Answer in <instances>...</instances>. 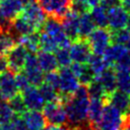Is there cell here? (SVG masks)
<instances>
[{"instance_id": "cell-48", "label": "cell", "mask_w": 130, "mask_h": 130, "mask_svg": "<svg viewBox=\"0 0 130 130\" xmlns=\"http://www.w3.org/2000/svg\"><path fill=\"white\" fill-rule=\"evenodd\" d=\"M126 46H127V49L130 51V39H129V41L127 42V44H126Z\"/></svg>"}, {"instance_id": "cell-14", "label": "cell", "mask_w": 130, "mask_h": 130, "mask_svg": "<svg viewBox=\"0 0 130 130\" xmlns=\"http://www.w3.org/2000/svg\"><path fill=\"white\" fill-rule=\"evenodd\" d=\"M107 15H108V27L110 30H117L126 27L129 14L123 9L121 5H117L107 10Z\"/></svg>"}, {"instance_id": "cell-46", "label": "cell", "mask_w": 130, "mask_h": 130, "mask_svg": "<svg viewBox=\"0 0 130 130\" xmlns=\"http://www.w3.org/2000/svg\"><path fill=\"white\" fill-rule=\"evenodd\" d=\"M81 1H83V2H84V3L89 7V9H91L92 7H94V6L99 5L101 0H81Z\"/></svg>"}, {"instance_id": "cell-17", "label": "cell", "mask_w": 130, "mask_h": 130, "mask_svg": "<svg viewBox=\"0 0 130 130\" xmlns=\"http://www.w3.org/2000/svg\"><path fill=\"white\" fill-rule=\"evenodd\" d=\"M8 31L10 34H12L17 40V38L20 37V36L28 35V34H31V32H35V31H40V30H38L34 26V24L20 13L11 22V25H10Z\"/></svg>"}, {"instance_id": "cell-2", "label": "cell", "mask_w": 130, "mask_h": 130, "mask_svg": "<svg viewBox=\"0 0 130 130\" xmlns=\"http://www.w3.org/2000/svg\"><path fill=\"white\" fill-rule=\"evenodd\" d=\"M125 115L116 107L105 102L102 117L95 130H122Z\"/></svg>"}, {"instance_id": "cell-15", "label": "cell", "mask_w": 130, "mask_h": 130, "mask_svg": "<svg viewBox=\"0 0 130 130\" xmlns=\"http://www.w3.org/2000/svg\"><path fill=\"white\" fill-rule=\"evenodd\" d=\"M22 99L24 101L25 107L27 110H37L41 111L45 105V101L38 88V86L29 85L26 89L21 92Z\"/></svg>"}, {"instance_id": "cell-9", "label": "cell", "mask_w": 130, "mask_h": 130, "mask_svg": "<svg viewBox=\"0 0 130 130\" xmlns=\"http://www.w3.org/2000/svg\"><path fill=\"white\" fill-rule=\"evenodd\" d=\"M59 73L58 91L62 95H71L79 86V81L71 71L70 67H61Z\"/></svg>"}, {"instance_id": "cell-44", "label": "cell", "mask_w": 130, "mask_h": 130, "mask_svg": "<svg viewBox=\"0 0 130 130\" xmlns=\"http://www.w3.org/2000/svg\"><path fill=\"white\" fill-rule=\"evenodd\" d=\"M0 130H17V129H16L14 123H13L12 121H10L9 123L0 125Z\"/></svg>"}, {"instance_id": "cell-35", "label": "cell", "mask_w": 130, "mask_h": 130, "mask_svg": "<svg viewBox=\"0 0 130 130\" xmlns=\"http://www.w3.org/2000/svg\"><path fill=\"white\" fill-rule=\"evenodd\" d=\"M116 71L130 73V51L127 49L112 66Z\"/></svg>"}, {"instance_id": "cell-36", "label": "cell", "mask_w": 130, "mask_h": 130, "mask_svg": "<svg viewBox=\"0 0 130 130\" xmlns=\"http://www.w3.org/2000/svg\"><path fill=\"white\" fill-rule=\"evenodd\" d=\"M55 57L60 67H69L72 63L69 48H58L55 51Z\"/></svg>"}, {"instance_id": "cell-30", "label": "cell", "mask_w": 130, "mask_h": 130, "mask_svg": "<svg viewBox=\"0 0 130 130\" xmlns=\"http://www.w3.org/2000/svg\"><path fill=\"white\" fill-rule=\"evenodd\" d=\"M39 45L41 50L47 51V52H55L58 49V44L55 41V39L44 31L40 32Z\"/></svg>"}, {"instance_id": "cell-18", "label": "cell", "mask_w": 130, "mask_h": 130, "mask_svg": "<svg viewBox=\"0 0 130 130\" xmlns=\"http://www.w3.org/2000/svg\"><path fill=\"white\" fill-rule=\"evenodd\" d=\"M95 79L101 83L107 95H110L115 90H117V77H116V70L109 66L103 72L95 76Z\"/></svg>"}, {"instance_id": "cell-1", "label": "cell", "mask_w": 130, "mask_h": 130, "mask_svg": "<svg viewBox=\"0 0 130 130\" xmlns=\"http://www.w3.org/2000/svg\"><path fill=\"white\" fill-rule=\"evenodd\" d=\"M89 104V95L86 85H79L71 95L67 96L63 102L66 115L67 126L69 128L78 127L87 121V109Z\"/></svg>"}, {"instance_id": "cell-28", "label": "cell", "mask_w": 130, "mask_h": 130, "mask_svg": "<svg viewBox=\"0 0 130 130\" xmlns=\"http://www.w3.org/2000/svg\"><path fill=\"white\" fill-rule=\"evenodd\" d=\"M89 14L98 27H108V15L107 10H105L102 6L96 5L89 10Z\"/></svg>"}, {"instance_id": "cell-8", "label": "cell", "mask_w": 130, "mask_h": 130, "mask_svg": "<svg viewBox=\"0 0 130 130\" xmlns=\"http://www.w3.org/2000/svg\"><path fill=\"white\" fill-rule=\"evenodd\" d=\"M44 12L59 20L71 9L72 0H37Z\"/></svg>"}, {"instance_id": "cell-43", "label": "cell", "mask_w": 130, "mask_h": 130, "mask_svg": "<svg viewBox=\"0 0 130 130\" xmlns=\"http://www.w3.org/2000/svg\"><path fill=\"white\" fill-rule=\"evenodd\" d=\"M8 70V62L6 56H0V73Z\"/></svg>"}, {"instance_id": "cell-22", "label": "cell", "mask_w": 130, "mask_h": 130, "mask_svg": "<svg viewBox=\"0 0 130 130\" xmlns=\"http://www.w3.org/2000/svg\"><path fill=\"white\" fill-rule=\"evenodd\" d=\"M37 58H38L39 66L43 72L55 71L59 67L58 62H57L56 57L53 54V52H47V51H43V50L38 51Z\"/></svg>"}, {"instance_id": "cell-13", "label": "cell", "mask_w": 130, "mask_h": 130, "mask_svg": "<svg viewBox=\"0 0 130 130\" xmlns=\"http://www.w3.org/2000/svg\"><path fill=\"white\" fill-rule=\"evenodd\" d=\"M0 90H1V100L8 101L16 93L18 89L15 83L14 73L11 70H6L0 73Z\"/></svg>"}, {"instance_id": "cell-26", "label": "cell", "mask_w": 130, "mask_h": 130, "mask_svg": "<svg viewBox=\"0 0 130 130\" xmlns=\"http://www.w3.org/2000/svg\"><path fill=\"white\" fill-rule=\"evenodd\" d=\"M39 39H40V32L35 31V32H31V34H28V35L18 37L17 38V43L22 45L26 49L27 52L36 53L40 49Z\"/></svg>"}, {"instance_id": "cell-31", "label": "cell", "mask_w": 130, "mask_h": 130, "mask_svg": "<svg viewBox=\"0 0 130 130\" xmlns=\"http://www.w3.org/2000/svg\"><path fill=\"white\" fill-rule=\"evenodd\" d=\"M86 87H87V92H88L89 99H102L105 102L107 101L108 95L106 94L103 86L96 79L91 81L88 85H86Z\"/></svg>"}, {"instance_id": "cell-39", "label": "cell", "mask_w": 130, "mask_h": 130, "mask_svg": "<svg viewBox=\"0 0 130 130\" xmlns=\"http://www.w3.org/2000/svg\"><path fill=\"white\" fill-rule=\"evenodd\" d=\"M14 78H15V83H16L18 92H20V93L30 85L26 75L24 74V72L22 70L14 73Z\"/></svg>"}, {"instance_id": "cell-19", "label": "cell", "mask_w": 130, "mask_h": 130, "mask_svg": "<svg viewBox=\"0 0 130 130\" xmlns=\"http://www.w3.org/2000/svg\"><path fill=\"white\" fill-rule=\"evenodd\" d=\"M26 130H41L46 125V119L40 111L26 110L21 115Z\"/></svg>"}, {"instance_id": "cell-4", "label": "cell", "mask_w": 130, "mask_h": 130, "mask_svg": "<svg viewBox=\"0 0 130 130\" xmlns=\"http://www.w3.org/2000/svg\"><path fill=\"white\" fill-rule=\"evenodd\" d=\"M41 29L42 31L48 34L49 36L55 39V41L58 44V48H69L71 41L64 32L61 21L58 18L49 16L48 18L45 19Z\"/></svg>"}, {"instance_id": "cell-40", "label": "cell", "mask_w": 130, "mask_h": 130, "mask_svg": "<svg viewBox=\"0 0 130 130\" xmlns=\"http://www.w3.org/2000/svg\"><path fill=\"white\" fill-rule=\"evenodd\" d=\"M44 82L48 83L49 85H51L52 87H54L58 90V86H59V73H58V71L55 70V71L46 72V74H44Z\"/></svg>"}, {"instance_id": "cell-50", "label": "cell", "mask_w": 130, "mask_h": 130, "mask_svg": "<svg viewBox=\"0 0 130 130\" xmlns=\"http://www.w3.org/2000/svg\"><path fill=\"white\" fill-rule=\"evenodd\" d=\"M0 99H1V90H0Z\"/></svg>"}, {"instance_id": "cell-41", "label": "cell", "mask_w": 130, "mask_h": 130, "mask_svg": "<svg viewBox=\"0 0 130 130\" xmlns=\"http://www.w3.org/2000/svg\"><path fill=\"white\" fill-rule=\"evenodd\" d=\"M99 5L102 6L105 10H109L112 7L120 5V0H101Z\"/></svg>"}, {"instance_id": "cell-32", "label": "cell", "mask_w": 130, "mask_h": 130, "mask_svg": "<svg viewBox=\"0 0 130 130\" xmlns=\"http://www.w3.org/2000/svg\"><path fill=\"white\" fill-rule=\"evenodd\" d=\"M8 105L11 108L12 112L14 113V115H19L21 116L27 109L25 107L24 101L22 99V95L20 92L16 93L14 96H12L10 100H8Z\"/></svg>"}, {"instance_id": "cell-10", "label": "cell", "mask_w": 130, "mask_h": 130, "mask_svg": "<svg viewBox=\"0 0 130 130\" xmlns=\"http://www.w3.org/2000/svg\"><path fill=\"white\" fill-rule=\"evenodd\" d=\"M69 53L72 62L87 63L90 55L92 54L87 39L77 38L73 40L69 46Z\"/></svg>"}, {"instance_id": "cell-5", "label": "cell", "mask_w": 130, "mask_h": 130, "mask_svg": "<svg viewBox=\"0 0 130 130\" xmlns=\"http://www.w3.org/2000/svg\"><path fill=\"white\" fill-rule=\"evenodd\" d=\"M43 115L46 122L54 125H63L67 123V115L64 105L59 100L49 102L43 107Z\"/></svg>"}, {"instance_id": "cell-21", "label": "cell", "mask_w": 130, "mask_h": 130, "mask_svg": "<svg viewBox=\"0 0 130 130\" xmlns=\"http://www.w3.org/2000/svg\"><path fill=\"white\" fill-rule=\"evenodd\" d=\"M106 102L116 107L124 115L130 113V95L121 90H115L113 93L108 95Z\"/></svg>"}, {"instance_id": "cell-34", "label": "cell", "mask_w": 130, "mask_h": 130, "mask_svg": "<svg viewBox=\"0 0 130 130\" xmlns=\"http://www.w3.org/2000/svg\"><path fill=\"white\" fill-rule=\"evenodd\" d=\"M117 77V89L130 95V73L116 71Z\"/></svg>"}, {"instance_id": "cell-49", "label": "cell", "mask_w": 130, "mask_h": 130, "mask_svg": "<svg viewBox=\"0 0 130 130\" xmlns=\"http://www.w3.org/2000/svg\"><path fill=\"white\" fill-rule=\"evenodd\" d=\"M70 130H80V129H78V128L74 127V128H70Z\"/></svg>"}, {"instance_id": "cell-33", "label": "cell", "mask_w": 130, "mask_h": 130, "mask_svg": "<svg viewBox=\"0 0 130 130\" xmlns=\"http://www.w3.org/2000/svg\"><path fill=\"white\" fill-rule=\"evenodd\" d=\"M39 90H40L44 101L47 103L59 100V91L46 82H43L41 85H39Z\"/></svg>"}, {"instance_id": "cell-16", "label": "cell", "mask_w": 130, "mask_h": 130, "mask_svg": "<svg viewBox=\"0 0 130 130\" xmlns=\"http://www.w3.org/2000/svg\"><path fill=\"white\" fill-rule=\"evenodd\" d=\"M78 20L79 14L72 9H70L60 20L64 32L71 42L78 38Z\"/></svg>"}, {"instance_id": "cell-27", "label": "cell", "mask_w": 130, "mask_h": 130, "mask_svg": "<svg viewBox=\"0 0 130 130\" xmlns=\"http://www.w3.org/2000/svg\"><path fill=\"white\" fill-rule=\"evenodd\" d=\"M17 44L16 38L8 30L0 31V56H6V54Z\"/></svg>"}, {"instance_id": "cell-3", "label": "cell", "mask_w": 130, "mask_h": 130, "mask_svg": "<svg viewBox=\"0 0 130 130\" xmlns=\"http://www.w3.org/2000/svg\"><path fill=\"white\" fill-rule=\"evenodd\" d=\"M23 3L21 0H0V26L8 30L11 22L22 12Z\"/></svg>"}, {"instance_id": "cell-12", "label": "cell", "mask_w": 130, "mask_h": 130, "mask_svg": "<svg viewBox=\"0 0 130 130\" xmlns=\"http://www.w3.org/2000/svg\"><path fill=\"white\" fill-rule=\"evenodd\" d=\"M26 55H27L26 49L22 45L17 43L6 54V58H7V62H8V69L11 70L13 73L21 71L23 69Z\"/></svg>"}, {"instance_id": "cell-25", "label": "cell", "mask_w": 130, "mask_h": 130, "mask_svg": "<svg viewBox=\"0 0 130 130\" xmlns=\"http://www.w3.org/2000/svg\"><path fill=\"white\" fill-rule=\"evenodd\" d=\"M95 28V24L89 14V11L79 14L78 20V38L86 39L88 35Z\"/></svg>"}, {"instance_id": "cell-37", "label": "cell", "mask_w": 130, "mask_h": 130, "mask_svg": "<svg viewBox=\"0 0 130 130\" xmlns=\"http://www.w3.org/2000/svg\"><path fill=\"white\" fill-rule=\"evenodd\" d=\"M130 39V31L125 27L117 30H111V42L120 45H126Z\"/></svg>"}, {"instance_id": "cell-6", "label": "cell", "mask_w": 130, "mask_h": 130, "mask_svg": "<svg viewBox=\"0 0 130 130\" xmlns=\"http://www.w3.org/2000/svg\"><path fill=\"white\" fill-rule=\"evenodd\" d=\"M92 54L102 55L106 48L111 44V30L107 27L94 28L86 38Z\"/></svg>"}, {"instance_id": "cell-47", "label": "cell", "mask_w": 130, "mask_h": 130, "mask_svg": "<svg viewBox=\"0 0 130 130\" xmlns=\"http://www.w3.org/2000/svg\"><path fill=\"white\" fill-rule=\"evenodd\" d=\"M126 28L130 31V15L128 16V19H127V23H126Z\"/></svg>"}, {"instance_id": "cell-45", "label": "cell", "mask_w": 130, "mask_h": 130, "mask_svg": "<svg viewBox=\"0 0 130 130\" xmlns=\"http://www.w3.org/2000/svg\"><path fill=\"white\" fill-rule=\"evenodd\" d=\"M120 5L128 14H130V0H120Z\"/></svg>"}, {"instance_id": "cell-24", "label": "cell", "mask_w": 130, "mask_h": 130, "mask_svg": "<svg viewBox=\"0 0 130 130\" xmlns=\"http://www.w3.org/2000/svg\"><path fill=\"white\" fill-rule=\"evenodd\" d=\"M127 50V47L125 45H120V44H115L113 43L112 45H109L104 53L102 54L103 58L105 61L108 63L109 66H113L114 63L118 60V58Z\"/></svg>"}, {"instance_id": "cell-42", "label": "cell", "mask_w": 130, "mask_h": 130, "mask_svg": "<svg viewBox=\"0 0 130 130\" xmlns=\"http://www.w3.org/2000/svg\"><path fill=\"white\" fill-rule=\"evenodd\" d=\"M41 130H69V127L67 125H54V124H49L45 125Z\"/></svg>"}, {"instance_id": "cell-38", "label": "cell", "mask_w": 130, "mask_h": 130, "mask_svg": "<svg viewBox=\"0 0 130 130\" xmlns=\"http://www.w3.org/2000/svg\"><path fill=\"white\" fill-rule=\"evenodd\" d=\"M14 116L11 108L6 101H0V125L9 123Z\"/></svg>"}, {"instance_id": "cell-23", "label": "cell", "mask_w": 130, "mask_h": 130, "mask_svg": "<svg viewBox=\"0 0 130 130\" xmlns=\"http://www.w3.org/2000/svg\"><path fill=\"white\" fill-rule=\"evenodd\" d=\"M104 104L105 101L102 99H89V104L87 109V121L92 125L94 129L102 117Z\"/></svg>"}, {"instance_id": "cell-7", "label": "cell", "mask_w": 130, "mask_h": 130, "mask_svg": "<svg viewBox=\"0 0 130 130\" xmlns=\"http://www.w3.org/2000/svg\"><path fill=\"white\" fill-rule=\"evenodd\" d=\"M22 70L31 85L39 86L44 82V72L39 66L38 58L35 53L27 52Z\"/></svg>"}, {"instance_id": "cell-11", "label": "cell", "mask_w": 130, "mask_h": 130, "mask_svg": "<svg viewBox=\"0 0 130 130\" xmlns=\"http://www.w3.org/2000/svg\"><path fill=\"white\" fill-rule=\"evenodd\" d=\"M21 14L28 19L38 30H41V27L47 18L46 13L39 5L37 0H27L23 5Z\"/></svg>"}, {"instance_id": "cell-51", "label": "cell", "mask_w": 130, "mask_h": 130, "mask_svg": "<svg viewBox=\"0 0 130 130\" xmlns=\"http://www.w3.org/2000/svg\"><path fill=\"white\" fill-rule=\"evenodd\" d=\"M21 130H26V129H21Z\"/></svg>"}, {"instance_id": "cell-20", "label": "cell", "mask_w": 130, "mask_h": 130, "mask_svg": "<svg viewBox=\"0 0 130 130\" xmlns=\"http://www.w3.org/2000/svg\"><path fill=\"white\" fill-rule=\"evenodd\" d=\"M70 69L76 76L78 81L83 85H88L91 81L95 79V75L87 63L73 62V64L70 66Z\"/></svg>"}, {"instance_id": "cell-29", "label": "cell", "mask_w": 130, "mask_h": 130, "mask_svg": "<svg viewBox=\"0 0 130 130\" xmlns=\"http://www.w3.org/2000/svg\"><path fill=\"white\" fill-rule=\"evenodd\" d=\"M88 66L94 73V75H99L101 72H103L107 67H109L108 63L105 61L102 55H96V54H91L88 61H87Z\"/></svg>"}]
</instances>
